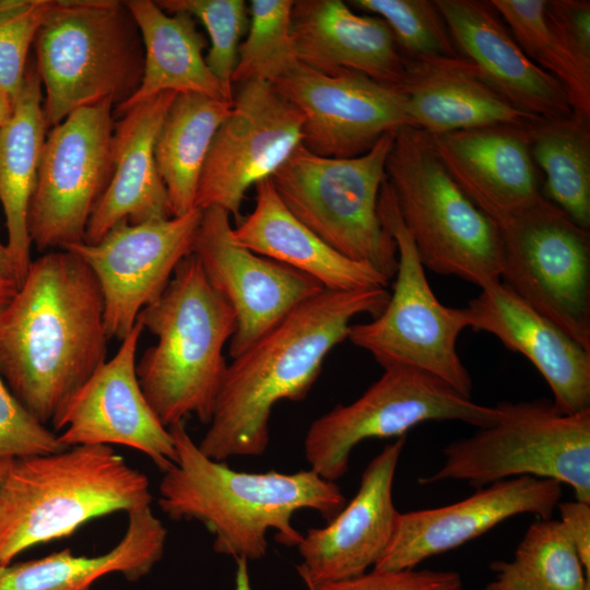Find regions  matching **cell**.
I'll return each instance as SVG.
<instances>
[{
  "instance_id": "cell-1",
  "label": "cell",
  "mask_w": 590,
  "mask_h": 590,
  "mask_svg": "<svg viewBox=\"0 0 590 590\" xmlns=\"http://www.w3.org/2000/svg\"><path fill=\"white\" fill-rule=\"evenodd\" d=\"M108 340L94 272L69 250H49L32 260L0 312V375L39 422L52 424L106 362Z\"/></svg>"
},
{
  "instance_id": "cell-2",
  "label": "cell",
  "mask_w": 590,
  "mask_h": 590,
  "mask_svg": "<svg viewBox=\"0 0 590 590\" xmlns=\"http://www.w3.org/2000/svg\"><path fill=\"white\" fill-rule=\"evenodd\" d=\"M387 288L323 290L286 315L227 365L209 428L198 447L206 457H257L270 441V417L282 401L304 400L326 356L347 338L351 320L377 317Z\"/></svg>"
},
{
  "instance_id": "cell-3",
  "label": "cell",
  "mask_w": 590,
  "mask_h": 590,
  "mask_svg": "<svg viewBox=\"0 0 590 590\" xmlns=\"http://www.w3.org/2000/svg\"><path fill=\"white\" fill-rule=\"evenodd\" d=\"M177 459L164 472L157 504L174 520L200 521L214 536L213 550L236 558L258 560L268 550L267 533L297 546L303 534L292 524L302 509L331 520L346 504L337 482L311 469L294 473L246 472L201 452L184 422L168 427Z\"/></svg>"
},
{
  "instance_id": "cell-4",
  "label": "cell",
  "mask_w": 590,
  "mask_h": 590,
  "mask_svg": "<svg viewBox=\"0 0 590 590\" xmlns=\"http://www.w3.org/2000/svg\"><path fill=\"white\" fill-rule=\"evenodd\" d=\"M148 476L111 446L11 459L0 480V565L116 511L151 507Z\"/></svg>"
},
{
  "instance_id": "cell-5",
  "label": "cell",
  "mask_w": 590,
  "mask_h": 590,
  "mask_svg": "<svg viewBox=\"0 0 590 590\" xmlns=\"http://www.w3.org/2000/svg\"><path fill=\"white\" fill-rule=\"evenodd\" d=\"M157 337L135 364L142 392L165 427L196 415L209 424L227 365L223 350L236 315L210 284L198 259L185 257L162 295L140 310Z\"/></svg>"
},
{
  "instance_id": "cell-6",
  "label": "cell",
  "mask_w": 590,
  "mask_h": 590,
  "mask_svg": "<svg viewBox=\"0 0 590 590\" xmlns=\"http://www.w3.org/2000/svg\"><path fill=\"white\" fill-rule=\"evenodd\" d=\"M34 47L48 129L82 107H117L142 79V39L125 1L52 0Z\"/></svg>"
},
{
  "instance_id": "cell-7",
  "label": "cell",
  "mask_w": 590,
  "mask_h": 590,
  "mask_svg": "<svg viewBox=\"0 0 590 590\" xmlns=\"http://www.w3.org/2000/svg\"><path fill=\"white\" fill-rule=\"evenodd\" d=\"M386 177L425 269L481 288L500 281L498 227L449 175L429 134L411 126L398 129Z\"/></svg>"
},
{
  "instance_id": "cell-8",
  "label": "cell",
  "mask_w": 590,
  "mask_h": 590,
  "mask_svg": "<svg viewBox=\"0 0 590 590\" xmlns=\"http://www.w3.org/2000/svg\"><path fill=\"white\" fill-rule=\"evenodd\" d=\"M498 418L444 449V463L420 484L455 480L480 488L534 476L569 485L590 503V410L559 412L552 401H500Z\"/></svg>"
},
{
  "instance_id": "cell-9",
  "label": "cell",
  "mask_w": 590,
  "mask_h": 590,
  "mask_svg": "<svg viewBox=\"0 0 590 590\" xmlns=\"http://www.w3.org/2000/svg\"><path fill=\"white\" fill-rule=\"evenodd\" d=\"M394 133L351 158L320 156L302 144L271 177L281 201L299 222L341 255L371 266L389 281L397 273L398 250L380 222L378 198Z\"/></svg>"
},
{
  "instance_id": "cell-10",
  "label": "cell",
  "mask_w": 590,
  "mask_h": 590,
  "mask_svg": "<svg viewBox=\"0 0 590 590\" xmlns=\"http://www.w3.org/2000/svg\"><path fill=\"white\" fill-rule=\"evenodd\" d=\"M378 215L397 245L393 291L377 317L350 326L346 339L384 369L415 368L471 398L472 379L457 351L459 334L469 328L467 310L448 307L434 294L387 177L379 192Z\"/></svg>"
},
{
  "instance_id": "cell-11",
  "label": "cell",
  "mask_w": 590,
  "mask_h": 590,
  "mask_svg": "<svg viewBox=\"0 0 590 590\" xmlns=\"http://www.w3.org/2000/svg\"><path fill=\"white\" fill-rule=\"evenodd\" d=\"M498 415L496 405L480 404L430 374L389 367L359 398L337 405L310 424L304 455L312 471L337 482L347 472L352 450L363 440L399 438L429 421H459L483 428Z\"/></svg>"
},
{
  "instance_id": "cell-12",
  "label": "cell",
  "mask_w": 590,
  "mask_h": 590,
  "mask_svg": "<svg viewBox=\"0 0 590 590\" xmlns=\"http://www.w3.org/2000/svg\"><path fill=\"white\" fill-rule=\"evenodd\" d=\"M498 231L500 282L590 351V231L545 197Z\"/></svg>"
},
{
  "instance_id": "cell-13",
  "label": "cell",
  "mask_w": 590,
  "mask_h": 590,
  "mask_svg": "<svg viewBox=\"0 0 590 590\" xmlns=\"http://www.w3.org/2000/svg\"><path fill=\"white\" fill-rule=\"evenodd\" d=\"M114 104L79 108L50 128L27 214L38 251L83 243L114 170Z\"/></svg>"
},
{
  "instance_id": "cell-14",
  "label": "cell",
  "mask_w": 590,
  "mask_h": 590,
  "mask_svg": "<svg viewBox=\"0 0 590 590\" xmlns=\"http://www.w3.org/2000/svg\"><path fill=\"white\" fill-rule=\"evenodd\" d=\"M238 86L211 143L194 200L196 209L221 208L236 224L249 188L270 179L303 144V117L272 83L251 80Z\"/></svg>"
},
{
  "instance_id": "cell-15",
  "label": "cell",
  "mask_w": 590,
  "mask_h": 590,
  "mask_svg": "<svg viewBox=\"0 0 590 590\" xmlns=\"http://www.w3.org/2000/svg\"><path fill=\"white\" fill-rule=\"evenodd\" d=\"M202 211L140 224L121 222L95 244L67 246L94 272L104 296L109 339L122 341L141 309L167 287L179 262L191 255Z\"/></svg>"
},
{
  "instance_id": "cell-16",
  "label": "cell",
  "mask_w": 590,
  "mask_h": 590,
  "mask_svg": "<svg viewBox=\"0 0 590 590\" xmlns=\"http://www.w3.org/2000/svg\"><path fill=\"white\" fill-rule=\"evenodd\" d=\"M272 84L303 117V146L320 156L363 155L410 126L401 90L356 71L327 74L298 63Z\"/></svg>"
},
{
  "instance_id": "cell-17",
  "label": "cell",
  "mask_w": 590,
  "mask_h": 590,
  "mask_svg": "<svg viewBox=\"0 0 590 590\" xmlns=\"http://www.w3.org/2000/svg\"><path fill=\"white\" fill-rule=\"evenodd\" d=\"M231 215L202 211L191 253L236 315L228 353L237 357L306 299L323 291L314 278L235 244Z\"/></svg>"
},
{
  "instance_id": "cell-18",
  "label": "cell",
  "mask_w": 590,
  "mask_h": 590,
  "mask_svg": "<svg viewBox=\"0 0 590 590\" xmlns=\"http://www.w3.org/2000/svg\"><path fill=\"white\" fill-rule=\"evenodd\" d=\"M143 328L135 321L117 353L74 393L51 424L64 447L120 445L148 456L164 473L177 459L174 438L158 420L135 373Z\"/></svg>"
},
{
  "instance_id": "cell-19",
  "label": "cell",
  "mask_w": 590,
  "mask_h": 590,
  "mask_svg": "<svg viewBox=\"0 0 590 590\" xmlns=\"http://www.w3.org/2000/svg\"><path fill=\"white\" fill-rule=\"evenodd\" d=\"M562 495V484L554 480L519 476L476 488L450 505L400 512L391 543L374 568H415L515 516L550 519Z\"/></svg>"
},
{
  "instance_id": "cell-20",
  "label": "cell",
  "mask_w": 590,
  "mask_h": 590,
  "mask_svg": "<svg viewBox=\"0 0 590 590\" xmlns=\"http://www.w3.org/2000/svg\"><path fill=\"white\" fill-rule=\"evenodd\" d=\"M405 439L387 444L364 470L350 503L324 527L303 534L297 570L308 588L359 576L388 550L400 514L392 489Z\"/></svg>"
},
{
  "instance_id": "cell-21",
  "label": "cell",
  "mask_w": 590,
  "mask_h": 590,
  "mask_svg": "<svg viewBox=\"0 0 590 590\" xmlns=\"http://www.w3.org/2000/svg\"><path fill=\"white\" fill-rule=\"evenodd\" d=\"M430 139L452 179L497 227L544 197L529 128L484 127Z\"/></svg>"
},
{
  "instance_id": "cell-22",
  "label": "cell",
  "mask_w": 590,
  "mask_h": 590,
  "mask_svg": "<svg viewBox=\"0 0 590 590\" xmlns=\"http://www.w3.org/2000/svg\"><path fill=\"white\" fill-rule=\"evenodd\" d=\"M469 328L497 338L524 356L564 414L590 410V351L538 312L500 281L481 288L465 307Z\"/></svg>"
},
{
  "instance_id": "cell-23",
  "label": "cell",
  "mask_w": 590,
  "mask_h": 590,
  "mask_svg": "<svg viewBox=\"0 0 590 590\" xmlns=\"http://www.w3.org/2000/svg\"><path fill=\"white\" fill-rule=\"evenodd\" d=\"M460 54L517 109L542 119L570 117L563 86L534 64L487 0H435Z\"/></svg>"
},
{
  "instance_id": "cell-24",
  "label": "cell",
  "mask_w": 590,
  "mask_h": 590,
  "mask_svg": "<svg viewBox=\"0 0 590 590\" xmlns=\"http://www.w3.org/2000/svg\"><path fill=\"white\" fill-rule=\"evenodd\" d=\"M292 37L298 62L322 73L351 70L397 87L403 81L408 59L390 27L347 2L295 1Z\"/></svg>"
},
{
  "instance_id": "cell-25",
  "label": "cell",
  "mask_w": 590,
  "mask_h": 590,
  "mask_svg": "<svg viewBox=\"0 0 590 590\" xmlns=\"http://www.w3.org/2000/svg\"><path fill=\"white\" fill-rule=\"evenodd\" d=\"M176 95L161 93L131 107L116 120L113 176L91 214L84 243H97L121 222L140 224L173 217L154 150Z\"/></svg>"
},
{
  "instance_id": "cell-26",
  "label": "cell",
  "mask_w": 590,
  "mask_h": 590,
  "mask_svg": "<svg viewBox=\"0 0 590 590\" xmlns=\"http://www.w3.org/2000/svg\"><path fill=\"white\" fill-rule=\"evenodd\" d=\"M399 88L410 126L432 137L495 126L530 128L542 119L512 106L463 56L408 59Z\"/></svg>"
},
{
  "instance_id": "cell-27",
  "label": "cell",
  "mask_w": 590,
  "mask_h": 590,
  "mask_svg": "<svg viewBox=\"0 0 590 590\" xmlns=\"http://www.w3.org/2000/svg\"><path fill=\"white\" fill-rule=\"evenodd\" d=\"M255 189L253 210L233 227L235 244L314 278L326 290L387 288L390 281L384 274L341 255L299 222L271 178Z\"/></svg>"
},
{
  "instance_id": "cell-28",
  "label": "cell",
  "mask_w": 590,
  "mask_h": 590,
  "mask_svg": "<svg viewBox=\"0 0 590 590\" xmlns=\"http://www.w3.org/2000/svg\"><path fill=\"white\" fill-rule=\"evenodd\" d=\"M128 527L108 552L76 556L69 548L0 565V590H91L99 578L120 574L138 581L162 559L167 530L151 507L128 514Z\"/></svg>"
},
{
  "instance_id": "cell-29",
  "label": "cell",
  "mask_w": 590,
  "mask_h": 590,
  "mask_svg": "<svg viewBox=\"0 0 590 590\" xmlns=\"http://www.w3.org/2000/svg\"><path fill=\"white\" fill-rule=\"evenodd\" d=\"M125 3L142 39L144 66L140 85L127 101L114 108L115 118L164 92L226 99L206 66L203 56L205 38L191 15L167 13L151 0H128Z\"/></svg>"
},
{
  "instance_id": "cell-30",
  "label": "cell",
  "mask_w": 590,
  "mask_h": 590,
  "mask_svg": "<svg viewBox=\"0 0 590 590\" xmlns=\"http://www.w3.org/2000/svg\"><path fill=\"white\" fill-rule=\"evenodd\" d=\"M43 86L35 61L27 64L11 119L0 128V203L7 247L23 282L32 262L27 214L48 132Z\"/></svg>"
},
{
  "instance_id": "cell-31",
  "label": "cell",
  "mask_w": 590,
  "mask_h": 590,
  "mask_svg": "<svg viewBox=\"0 0 590 590\" xmlns=\"http://www.w3.org/2000/svg\"><path fill=\"white\" fill-rule=\"evenodd\" d=\"M233 102L200 94H177L155 142V162L172 214L194 208L199 178L213 138Z\"/></svg>"
},
{
  "instance_id": "cell-32",
  "label": "cell",
  "mask_w": 590,
  "mask_h": 590,
  "mask_svg": "<svg viewBox=\"0 0 590 590\" xmlns=\"http://www.w3.org/2000/svg\"><path fill=\"white\" fill-rule=\"evenodd\" d=\"M532 158L544 174V197L590 231V118L573 114L529 128Z\"/></svg>"
},
{
  "instance_id": "cell-33",
  "label": "cell",
  "mask_w": 590,
  "mask_h": 590,
  "mask_svg": "<svg viewBox=\"0 0 590 590\" xmlns=\"http://www.w3.org/2000/svg\"><path fill=\"white\" fill-rule=\"evenodd\" d=\"M494 578L483 590H590L580 557L559 520L538 518L511 560L491 564Z\"/></svg>"
},
{
  "instance_id": "cell-34",
  "label": "cell",
  "mask_w": 590,
  "mask_h": 590,
  "mask_svg": "<svg viewBox=\"0 0 590 590\" xmlns=\"http://www.w3.org/2000/svg\"><path fill=\"white\" fill-rule=\"evenodd\" d=\"M527 57L564 88L575 114L590 118V61L548 19L545 0H489Z\"/></svg>"
},
{
  "instance_id": "cell-35",
  "label": "cell",
  "mask_w": 590,
  "mask_h": 590,
  "mask_svg": "<svg viewBox=\"0 0 590 590\" xmlns=\"http://www.w3.org/2000/svg\"><path fill=\"white\" fill-rule=\"evenodd\" d=\"M293 0H252L248 34L239 45L233 84L273 83L299 62L292 37Z\"/></svg>"
},
{
  "instance_id": "cell-36",
  "label": "cell",
  "mask_w": 590,
  "mask_h": 590,
  "mask_svg": "<svg viewBox=\"0 0 590 590\" xmlns=\"http://www.w3.org/2000/svg\"><path fill=\"white\" fill-rule=\"evenodd\" d=\"M347 4L384 20L406 59L462 56L435 0H351Z\"/></svg>"
},
{
  "instance_id": "cell-37",
  "label": "cell",
  "mask_w": 590,
  "mask_h": 590,
  "mask_svg": "<svg viewBox=\"0 0 590 590\" xmlns=\"http://www.w3.org/2000/svg\"><path fill=\"white\" fill-rule=\"evenodd\" d=\"M167 13L185 12L199 21L210 39L205 62L220 83L224 96L233 102V74L239 42L248 27V5L244 0H160Z\"/></svg>"
},
{
  "instance_id": "cell-38",
  "label": "cell",
  "mask_w": 590,
  "mask_h": 590,
  "mask_svg": "<svg viewBox=\"0 0 590 590\" xmlns=\"http://www.w3.org/2000/svg\"><path fill=\"white\" fill-rule=\"evenodd\" d=\"M52 0H0V87L13 104L27 68L28 51Z\"/></svg>"
},
{
  "instance_id": "cell-39",
  "label": "cell",
  "mask_w": 590,
  "mask_h": 590,
  "mask_svg": "<svg viewBox=\"0 0 590 590\" xmlns=\"http://www.w3.org/2000/svg\"><path fill=\"white\" fill-rule=\"evenodd\" d=\"M67 449L11 392L0 375V459L48 455Z\"/></svg>"
},
{
  "instance_id": "cell-40",
  "label": "cell",
  "mask_w": 590,
  "mask_h": 590,
  "mask_svg": "<svg viewBox=\"0 0 590 590\" xmlns=\"http://www.w3.org/2000/svg\"><path fill=\"white\" fill-rule=\"evenodd\" d=\"M452 570L373 569L359 576L310 587L309 590H462Z\"/></svg>"
},
{
  "instance_id": "cell-41",
  "label": "cell",
  "mask_w": 590,
  "mask_h": 590,
  "mask_svg": "<svg viewBox=\"0 0 590 590\" xmlns=\"http://www.w3.org/2000/svg\"><path fill=\"white\" fill-rule=\"evenodd\" d=\"M545 12L574 50L590 61V1L545 0Z\"/></svg>"
},
{
  "instance_id": "cell-42",
  "label": "cell",
  "mask_w": 590,
  "mask_h": 590,
  "mask_svg": "<svg viewBox=\"0 0 590 590\" xmlns=\"http://www.w3.org/2000/svg\"><path fill=\"white\" fill-rule=\"evenodd\" d=\"M559 521L571 540L586 574L590 577V503L563 502L557 505Z\"/></svg>"
},
{
  "instance_id": "cell-43",
  "label": "cell",
  "mask_w": 590,
  "mask_h": 590,
  "mask_svg": "<svg viewBox=\"0 0 590 590\" xmlns=\"http://www.w3.org/2000/svg\"><path fill=\"white\" fill-rule=\"evenodd\" d=\"M21 284L12 256L7 245L0 243V312L12 302Z\"/></svg>"
},
{
  "instance_id": "cell-44",
  "label": "cell",
  "mask_w": 590,
  "mask_h": 590,
  "mask_svg": "<svg viewBox=\"0 0 590 590\" xmlns=\"http://www.w3.org/2000/svg\"><path fill=\"white\" fill-rule=\"evenodd\" d=\"M235 590H252L246 558H236Z\"/></svg>"
},
{
  "instance_id": "cell-45",
  "label": "cell",
  "mask_w": 590,
  "mask_h": 590,
  "mask_svg": "<svg viewBox=\"0 0 590 590\" xmlns=\"http://www.w3.org/2000/svg\"><path fill=\"white\" fill-rule=\"evenodd\" d=\"M14 104L8 94L0 87V128L12 117Z\"/></svg>"
},
{
  "instance_id": "cell-46",
  "label": "cell",
  "mask_w": 590,
  "mask_h": 590,
  "mask_svg": "<svg viewBox=\"0 0 590 590\" xmlns=\"http://www.w3.org/2000/svg\"><path fill=\"white\" fill-rule=\"evenodd\" d=\"M10 460H4V459H0V480L7 469V465L9 463Z\"/></svg>"
}]
</instances>
